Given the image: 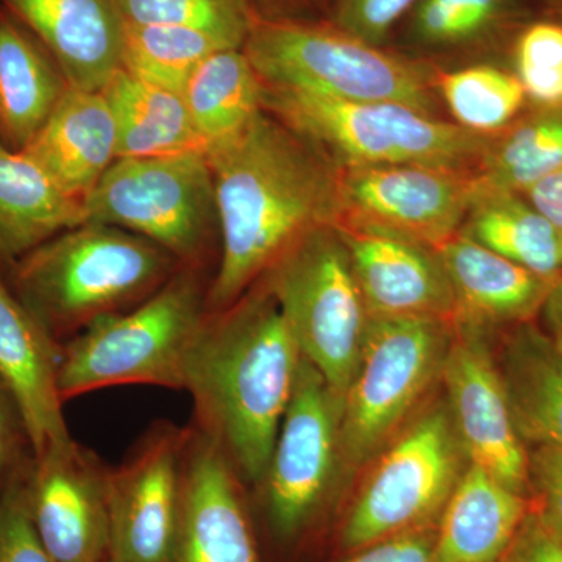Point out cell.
I'll list each match as a JSON object with an SVG mask.
<instances>
[{"instance_id": "cell-17", "label": "cell", "mask_w": 562, "mask_h": 562, "mask_svg": "<svg viewBox=\"0 0 562 562\" xmlns=\"http://www.w3.org/2000/svg\"><path fill=\"white\" fill-rule=\"evenodd\" d=\"M241 480L190 425L172 562H258Z\"/></svg>"}, {"instance_id": "cell-15", "label": "cell", "mask_w": 562, "mask_h": 562, "mask_svg": "<svg viewBox=\"0 0 562 562\" xmlns=\"http://www.w3.org/2000/svg\"><path fill=\"white\" fill-rule=\"evenodd\" d=\"M486 330L454 324L441 376L454 431L469 464L530 498L528 450L514 425Z\"/></svg>"}, {"instance_id": "cell-14", "label": "cell", "mask_w": 562, "mask_h": 562, "mask_svg": "<svg viewBox=\"0 0 562 562\" xmlns=\"http://www.w3.org/2000/svg\"><path fill=\"white\" fill-rule=\"evenodd\" d=\"M110 468L72 436L32 453L29 512L55 562L110 560Z\"/></svg>"}, {"instance_id": "cell-11", "label": "cell", "mask_w": 562, "mask_h": 562, "mask_svg": "<svg viewBox=\"0 0 562 562\" xmlns=\"http://www.w3.org/2000/svg\"><path fill=\"white\" fill-rule=\"evenodd\" d=\"M476 173L419 165L339 169L336 225L402 236L438 249L461 231Z\"/></svg>"}, {"instance_id": "cell-16", "label": "cell", "mask_w": 562, "mask_h": 562, "mask_svg": "<svg viewBox=\"0 0 562 562\" xmlns=\"http://www.w3.org/2000/svg\"><path fill=\"white\" fill-rule=\"evenodd\" d=\"M336 227L349 249L371 316L425 317L454 324L457 299L436 249L391 233Z\"/></svg>"}, {"instance_id": "cell-44", "label": "cell", "mask_w": 562, "mask_h": 562, "mask_svg": "<svg viewBox=\"0 0 562 562\" xmlns=\"http://www.w3.org/2000/svg\"><path fill=\"white\" fill-rule=\"evenodd\" d=\"M502 562H509L508 560H506V558H503V561Z\"/></svg>"}, {"instance_id": "cell-18", "label": "cell", "mask_w": 562, "mask_h": 562, "mask_svg": "<svg viewBox=\"0 0 562 562\" xmlns=\"http://www.w3.org/2000/svg\"><path fill=\"white\" fill-rule=\"evenodd\" d=\"M44 44L70 88L102 91L121 69L122 18L116 0H0Z\"/></svg>"}, {"instance_id": "cell-26", "label": "cell", "mask_w": 562, "mask_h": 562, "mask_svg": "<svg viewBox=\"0 0 562 562\" xmlns=\"http://www.w3.org/2000/svg\"><path fill=\"white\" fill-rule=\"evenodd\" d=\"M495 364L525 446L562 447V351L546 331L524 322Z\"/></svg>"}, {"instance_id": "cell-2", "label": "cell", "mask_w": 562, "mask_h": 562, "mask_svg": "<svg viewBox=\"0 0 562 562\" xmlns=\"http://www.w3.org/2000/svg\"><path fill=\"white\" fill-rule=\"evenodd\" d=\"M301 358L261 281L227 308L209 312L192 344L183 382L194 403L192 427L244 484L265 479Z\"/></svg>"}, {"instance_id": "cell-28", "label": "cell", "mask_w": 562, "mask_h": 562, "mask_svg": "<svg viewBox=\"0 0 562 562\" xmlns=\"http://www.w3.org/2000/svg\"><path fill=\"white\" fill-rule=\"evenodd\" d=\"M117 132V158L206 150L179 92L144 83L117 69L103 87Z\"/></svg>"}, {"instance_id": "cell-22", "label": "cell", "mask_w": 562, "mask_h": 562, "mask_svg": "<svg viewBox=\"0 0 562 562\" xmlns=\"http://www.w3.org/2000/svg\"><path fill=\"white\" fill-rule=\"evenodd\" d=\"M519 18V0H420L391 47L439 69L482 63Z\"/></svg>"}, {"instance_id": "cell-41", "label": "cell", "mask_w": 562, "mask_h": 562, "mask_svg": "<svg viewBox=\"0 0 562 562\" xmlns=\"http://www.w3.org/2000/svg\"><path fill=\"white\" fill-rule=\"evenodd\" d=\"M522 195L562 235V168L532 184Z\"/></svg>"}, {"instance_id": "cell-39", "label": "cell", "mask_w": 562, "mask_h": 562, "mask_svg": "<svg viewBox=\"0 0 562 562\" xmlns=\"http://www.w3.org/2000/svg\"><path fill=\"white\" fill-rule=\"evenodd\" d=\"M435 541L436 527L422 528L357 550L342 562H438Z\"/></svg>"}, {"instance_id": "cell-35", "label": "cell", "mask_w": 562, "mask_h": 562, "mask_svg": "<svg viewBox=\"0 0 562 562\" xmlns=\"http://www.w3.org/2000/svg\"><path fill=\"white\" fill-rule=\"evenodd\" d=\"M31 457L0 492V562H55L40 541L29 512L25 473Z\"/></svg>"}, {"instance_id": "cell-1", "label": "cell", "mask_w": 562, "mask_h": 562, "mask_svg": "<svg viewBox=\"0 0 562 562\" xmlns=\"http://www.w3.org/2000/svg\"><path fill=\"white\" fill-rule=\"evenodd\" d=\"M205 151L221 238L206 303L209 312H221L258 283L303 233L338 221L339 169L266 110Z\"/></svg>"}, {"instance_id": "cell-45", "label": "cell", "mask_w": 562, "mask_h": 562, "mask_svg": "<svg viewBox=\"0 0 562 562\" xmlns=\"http://www.w3.org/2000/svg\"><path fill=\"white\" fill-rule=\"evenodd\" d=\"M105 562H111V561L109 560V561H105Z\"/></svg>"}, {"instance_id": "cell-32", "label": "cell", "mask_w": 562, "mask_h": 562, "mask_svg": "<svg viewBox=\"0 0 562 562\" xmlns=\"http://www.w3.org/2000/svg\"><path fill=\"white\" fill-rule=\"evenodd\" d=\"M224 49L236 47L202 32L125 21L121 69L144 83L181 94L194 70Z\"/></svg>"}, {"instance_id": "cell-8", "label": "cell", "mask_w": 562, "mask_h": 562, "mask_svg": "<svg viewBox=\"0 0 562 562\" xmlns=\"http://www.w3.org/2000/svg\"><path fill=\"white\" fill-rule=\"evenodd\" d=\"M87 222L149 239L180 265L202 268L217 228L205 150L117 158L83 201Z\"/></svg>"}, {"instance_id": "cell-13", "label": "cell", "mask_w": 562, "mask_h": 562, "mask_svg": "<svg viewBox=\"0 0 562 562\" xmlns=\"http://www.w3.org/2000/svg\"><path fill=\"white\" fill-rule=\"evenodd\" d=\"M341 413V398L302 357L268 471L258 484L281 538H294L305 528L330 487L339 458Z\"/></svg>"}, {"instance_id": "cell-3", "label": "cell", "mask_w": 562, "mask_h": 562, "mask_svg": "<svg viewBox=\"0 0 562 562\" xmlns=\"http://www.w3.org/2000/svg\"><path fill=\"white\" fill-rule=\"evenodd\" d=\"M181 266L149 239L83 222L29 251L5 281L61 346L92 322L138 305Z\"/></svg>"}, {"instance_id": "cell-31", "label": "cell", "mask_w": 562, "mask_h": 562, "mask_svg": "<svg viewBox=\"0 0 562 562\" xmlns=\"http://www.w3.org/2000/svg\"><path fill=\"white\" fill-rule=\"evenodd\" d=\"M542 110L490 136L476 169L482 183L525 194L562 168V109Z\"/></svg>"}, {"instance_id": "cell-10", "label": "cell", "mask_w": 562, "mask_h": 562, "mask_svg": "<svg viewBox=\"0 0 562 562\" xmlns=\"http://www.w3.org/2000/svg\"><path fill=\"white\" fill-rule=\"evenodd\" d=\"M376 457L344 524L342 543L350 550L436 527L468 468L443 405L422 414Z\"/></svg>"}, {"instance_id": "cell-19", "label": "cell", "mask_w": 562, "mask_h": 562, "mask_svg": "<svg viewBox=\"0 0 562 562\" xmlns=\"http://www.w3.org/2000/svg\"><path fill=\"white\" fill-rule=\"evenodd\" d=\"M60 344L0 277V379L20 406L32 453L70 438L58 392Z\"/></svg>"}, {"instance_id": "cell-5", "label": "cell", "mask_w": 562, "mask_h": 562, "mask_svg": "<svg viewBox=\"0 0 562 562\" xmlns=\"http://www.w3.org/2000/svg\"><path fill=\"white\" fill-rule=\"evenodd\" d=\"M243 50L265 87L344 102H397L446 117L436 66L372 46L330 22L255 20Z\"/></svg>"}, {"instance_id": "cell-24", "label": "cell", "mask_w": 562, "mask_h": 562, "mask_svg": "<svg viewBox=\"0 0 562 562\" xmlns=\"http://www.w3.org/2000/svg\"><path fill=\"white\" fill-rule=\"evenodd\" d=\"M87 222L83 202L61 190L24 150L0 146V277L54 236Z\"/></svg>"}, {"instance_id": "cell-21", "label": "cell", "mask_w": 562, "mask_h": 562, "mask_svg": "<svg viewBox=\"0 0 562 562\" xmlns=\"http://www.w3.org/2000/svg\"><path fill=\"white\" fill-rule=\"evenodd\" d=\"M24 151L83 202L117 160L116 122L103 92L68 87Z\"/></svg>"}, {"instance_id": "cell-34", "label": "cell", "mask_w": 562, "mask_h": 562, "mask_svg": "<svg viewBox=\"0 0 562 562\" xmlns=\"http://www.w3.org/2000/svg\"><path fill=\"white\" fill-rule=\"evenodd\" d=\"M512 58L528 101L562 109V22L525 24L514 35Z\"/></svg>"}, {"instance_id": "cell-33", "label": "cell", "mask_w": 562, "mask_h": 562, "mask_svg": "<svg viewBox=\"0 0 562 562\" xmlns=\"http://www.w3.org/2000/svg\"><path fill=\"white\" fill-rule=\"evenodd\" d=\"M124 21L202 32L243 49L255 18L244 0H116Z\"/></svg>"}, {"instance_id": "cell-4", "label": "cell", "mask_w": 562, "mask_h": 562, "mask_svg": "<svg viewBox=\"0 0 562 562\" xmlns=\"http://www.w3.org/2000/svg\"><path fill=\"white\" fill-rule=\"evenodd\" d=\"M209 288L202 268L181 266L138 305L101 317L63 342L61 401L128 384L183 391L188 357L209 314Z\"/></svg>"}, {"instance_id": "cell-42", "label": "cell", "mask_w": 562, "mask_h": 562, "mask_svg": "<svg viewBox=\"0 0 562 562\" xmlns=\"http://www.w3.org/2000/svg\"><path fill=\"white\" fill-rule=\"evenodd\" d=\"M541 313L546 322L547 336L562 351V277L554 281Z\"/></svg>"}, {"instance_id": "cell-12", "label": "cell", "mask_w": 562, "mask_h": 562, "mask_svg": "<svg viewBox=\"0 0 562 562\" xmlns=\"http://www.w3.org/2000/svg\"><path fill=\"white\" fill-rule=\"evenodd\" d=\"M190 427L151 424L110 468V561L172 562Z\"/></svg>"}, {"instance_id": "cell-30", "label": "cell", "mask_w": 562, "mask_h": 562, "mask_svg": "<svg viewBox=\"0 0 562 562\" xmlns=\"http://www.w3.org/2000/svg\"><path fill=\"white\" fill-rule=\"evenodd\" d=\"M435 88L447 120L480 136L508 128L528 101L516 74L491 61L438 68Z\"/></svg>"}, {"instance_id": "cell-37", "label": "cell", "mask_w": 562, "mask_h": 562, "mask_svg": "<svg viewBox=\"0 0 562 562\" xmlns=\"http://www.w3.org/2000/svg\"><path fill=\"white\" fill-rule=\"evenodd\" d=\"M531 512L562 538V447L538 446L528 452Z\"/></svg>"}, {"instance_id": "cell-27", "label": "cell", "mask_w": 562, "mask_h": 562, "mask_svg": "<svg viewBox=\"0 0 562 562\" xmlns=\"http://www.w3.org/2000/svg\"><path fill=\"white\" fill-rule=\"evenodd\" d=\"M460 233L542 279L562 277V235L522 194L480 181Z\"/></svg>"}, {"instance_id": "cell-6", "label": "cell", "mask_w": 562, "mask_h": 562, "mask_svg": "<svg viewBox=\"0 0 562 562\" xmlns=\"http://www.w3.org/2000/svg\"><path fill=\"white\" fill-rule=\"evenodd\" d=\"M262 105L338 169L419 165L476 173L490 139L397 102H344L265 87Z\"/></svg>"}, {"instance_id": "cell-40", "label": "cell", "mask_w": 562, "mask_h": 562, "mask_svg": "<svg viewBox=\"0 0 562 562\" xmlns=\"http://www.w3.org/2000/svg\"><path fill=\"white\" fill-rule=\"evenodd\" d=\"M505 558L509 562H562V538L530 508Z\"/></svg>"}, {"instance_id": "cell-9", "label": "cell", "mask_w": 562, "mask_h": 562, "mask_svg": "<svg viewBox=\"0 0 562 562\" xmlns=\"http://www.w3.org/2000/svg\"><path fill=\"white\" fill-rule=\"evenodd\" d=\"M454 324L425 317L371 316L357 372L342 401L339 457L373 460L441 375Z\"/></svg>"}, {"instance_id": "cell-38", "label": "cell", "mask_w": 562, "mask_h": 562, "mask_svg": "<svg viewBox=\"0 0 562 562\" xmlns=\"http://www.w3.org/2000/svg\"><path fill=\"white\" fill-rule=\"evenodd\" d=\"M31 454L32 447L20 406L0 379V492Z\"/></svg>"}, {"instance_id": "cell-29", "label": "cell", "mask_w": 562, "mask_h": 562, "mask_svg": "<svg viewBox=\"0 0 562 562\" xmlns=\"http://www.w3.org/2000/svg\"><path fill=\"white\" fill-rule=\"evenodd\" d=\"M181 95L206 147L241 132L265 110V83L243 49L210 55Z\"/></svg>"}, {"instance_id": "cell-36", "label": "cell", "mask_w": 562, "mask_h": 562, "mask_svg": "<svg viewBox=\"0 0 562 562\" xmlns=\"http://www.w3.org/2000/svg\"><path fill=\"white\" fill-rule=\"evenodd\" d=\"M420 0H331L330 24L372 46L391 47Z\"/></svg>"}, {"instance_id": "cell-23", "label": "cell", "mask_w": 562, "mask_h": 562, "mask_svg": "<svg viewBox=\"0 0 562 562\" xmlns=\"http://www.w3.org/2000/svg\"><path fill=\"white\" fill-rule=\"evenodd\" d=\"M530 508V498L468 464L436 525V560L502 562Z\"/></svg>"}, {"instance_id": "cell-43", "label": "cell", "mask_w": 562, "mask_h": 562, "mask_svg": "<svg viewBox=\"0 0 562 562\" xmlns=\"http://www.w3.org/2000/svg\"><path fill=\"white\" fill-rule=\"evenodd\" d=\"M543 2L550 3V5L562 7V0H543Z\"/></svg>"}, {"instance_id": "cell-25", "label": "cell", "mask_w": 562, "mask_h": 562, "mask_svg": "<svg viewBox=\"0 0 562 562\" xmlns=\"http://www.w3.org/2000/svg\"><path fill=\"white\" fill-rule=\"evenodd\" d=\"M68 87L35 33L0 7V146L27 149Z\"/></svg>"}, {"instance_id": "cell-7", "label": "cell", "mask_w": 562, "mask_h": 562, "mask_svg": "<svg viewBox=\"0 0 562 562\" xmlns=\"http://www.w3.org/2000/svg\"><path fill=\"white\" fill-rule=\"evenodd\" d=\"M258 281L279 305L302 357L344 401L371 314L339 228L325 224L303 233Z\"/></svg>"}, {"instance_id": "cell-20", "label": "cell", "mask_w": 562, "mask_h": 562, "mask_svg": "<svg viewBox=\"0 0 562 562\" xmlns=\"http://www.w3.org/2000/svg\"><path fill=\"white\" fill-rule=\"evenodd\" d=\"M457 299L454 324L490 330L531 322L554 281L542 279L458 233L439 246Z\"/></svg>"}]
</instances>
